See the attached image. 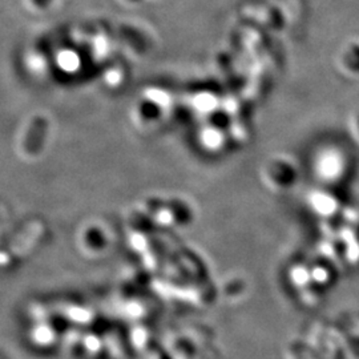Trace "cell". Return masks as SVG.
I'll list each match as a JSON object with an SVG mask.
<instances>
[{
	"mask_svg": "<svg viewBox=\"0 0 359 359\" xmlns=\"http://www.w3.org/2000/svg\"><path fill=\"white\" fill-rule=\"evenodd\" d=\"M278 172H274V179L277 180V182L283 184V185H289L293 182V180L295 177V172L292 168L287 167V165H283L281 169H278Z\"/></svg>",
	"mask_w": 359,
	"mask_h": 359,
	"instance_id": "cell-1",
	"label": "cell"
}]
</instances>
